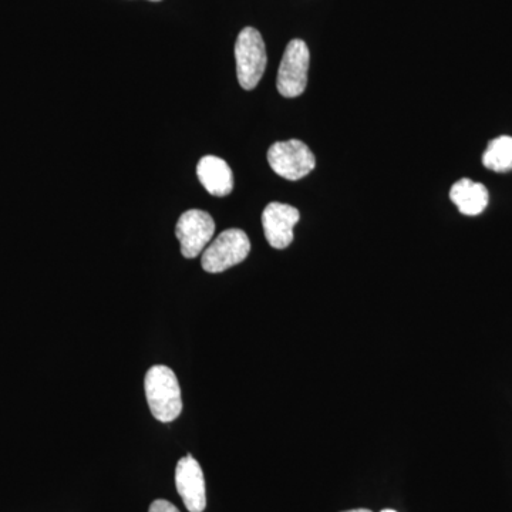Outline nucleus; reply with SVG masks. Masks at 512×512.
Instances as JSON below:
<instances>
[{
	"instance_id": "f257e3e1",
	"label": "nucleus",
	"mask_w": 512,
	"mask_h": 512,
	"mask_svg": "<svg viewBox=\"0 0 512 512\" xmlns=\"http://www.w3.org/2000/svg\"><path fill=\"white\" fill-rule=\"evenodd\" d=\"M144 387L151 413L161 423H170L183 412L180 383L170 367H151L144 379Z\"/></svg>"
},
{
	"instance_id": "f03ea898",
	"label": "nucleus",
	"mask_w": 512,
	"mask_h": 512,
	"mask_svg": "<svg viewBox=\"0 0 512 512\" xmlns=\"http://www.w3.org/2000/svg\"><path fill=\"white\" fill-rule=\"evenodd\" d=\"M249 252L251 242L248 235L242 229H227L205 248L201 265L208 274H221L232 266L244 262Z\"/></svg>"
},
{
	"instance_id": "7ed1b4c3",
	"label": "nucleus",
	"mask_w": 512,
	"mask_h": 512,
	"mask_svg": "<svg viewBox=\"0 0 512 512\" xmlns=\"http://www.w3.org/2000/svg\"><path fill=\"white\" fill-rule=\"evenodd\" d=\"M238 82L244 90H254L261 82L266 69V47L261 33L245 28L239 33L235 45Z\"/></svg>"
},
{
	"instance_id": "20e7f679",
	"label": "nucleus",
	"mask_w": 512,
	"mask_h": 512,
	"mask_svg": "<svg viewBox=\"0 0 512 512\" xmlns=\"http://www.w3.org/2000/svg\"><path fill=\"white\" fill-rule=\"evenodd\" d=\"M309 62H311V53L308 45L301 39L291 40L286 46L278 70V80H276V87L282 96L293 99L305 92L308 84Z\"/></svg>"
},
{
	"instance_id": "39448f33",
	"label": "nucleus",
	"mask_w": 512,
	"mask_h": 512,
	"mask_svg": "<svg viewBox=\"0 0 512 512\" xmlns=\"http://www.w3.org/2000/svg\"><path fill=\"white\" fill-rule=\"evenodd\" d=\"M268 163L279 177L298 181L312 173L316 158L302 141L288 140L279 141L269 148Z\"/></svg>"
},
{
	"instance_id": "423d86ee",
	"label": "nucleus",
	"mask_w": 512,
	"mask_h": 512,
	"mask_svg": "<svg viewBox=\"0 0 512 512\" xmlns=\"http://www.w3.org/2000/svg\"><path fill=\"white\" fill-rule=\"evenodd\" d=\"M215 234V222L208 212L190 210L181 215L175 227V235L181 244L185 258H197Z\"/></svg>"
},
{
	"instance_id": "0eeeda50",
	"label": "nucleus",
	"mask_w": 512,
	"mask_h": 512,
	"mask_svg": "<svg viewBox=\"0 0 512 512\" xmlns=\"http://www.w3.org/2000/svg\"><path fill=\"white\" fill-rule=\"evenodd\" d=\"M175 485L190 512H204L207 508L205 478L200 463L191 454L181 458L175 468Z\"/></svg>"
},
{
	"instance_id": "6e6552de",
	"label": "nucleus",
	"mask_w": 512,
	"mask_h": 512,
	"mask_svg": "<svg viewBox=\"0 0 512 512\" xmlns=\"http://www.w3.org/2000/svg\"><path fill=\"white\" fill-rule=\"evenodd\" d=\"M301 214L295 207L282 202L266 205L262 214V227L268 244L275 249H285L292 244L293 228L298 224Z\"/></svg>"
},
{
	"instance_id": "1a4fd4ad",
	"label": "nucleus",
	"mask_w": 512,
	"mask_h": 512,
	"mask_svg": "<svg viewBox=\"0 0 512 512\" xmlns=\"http://www.w3.org/2000/svg\"><path fill=\"white\" fill-rule=\"evenodd\" d=\"M197 175L205 190L215 197H227L234 190V175L220 157H202L197 165Z\"/></svg>"
},
{
	"instance_id": "9d476101",
	"label": "nucleus",
	"mask_w": 512,
	"mask_h": 512,
	"mask_svg": "<svg viewBox=\"0 0 512 512\" xmlns=\"http://www.w3.org/2000/svg\"><path fill=\"white\" fill-rule=\"evenodd\" d=\"M450 200L461 214L476 217L487 208L490 194L485 185L463 178L451 187Z\"/></svg>"
},
{
	"instance_id": "9b49d317",
	"label": "nucleus",
	"mask_w": 512,
	"mask_h": 512,
	"mask_svg": "<svg viewBox=\"0 0 512 512\" xmlns=\"http://www.w3.org/2000/svg\"><path fill=\"white\" fill-rule=\"evenodd\" d=\"M483 164L495 173L512 170V137L501 136L490 141L483 156Z\"/></svg>"
},
{
	"instance_id": "f8f14e48",
	"label": "nucleus",
	"mask_w": 512,
	"mask_h": 512,
	"mask_svg": "<svg viewBox=\"0 0 512 512\" xmlns=\"http://www.w3.org/2000/svg\"><path fill=\"white\" fill-rule=\"evenodd\" d=\"M148 512H180L174 504L167 500H156L150 505Z\"/></svg>"
},
{
	"instance_id": "ddd939ff",
	"label": "nucleus",
	"mask_w": 512,
	"mask_h": 512,
	"mask_svg": "<svg viewBox=\"0 0 512 512\" xmlns=\"http://www.w3.org/2000/svg\"><path fill=\"white\" fill-rule=\"evenodd\" d=\"M343 512H373V511L365 510V508H359V510H349V511H343Z\"/></svg>"
},
{
	"instance_id": "4468645a",
	"label": "nucleus",
	"mask_w": 512,
	"mask_h": 512,
	"mask_svg": "<svg viewBox=\"0 0 512 512\" xmlns=\"http://www.w3.org/2000/svg\"><path fill=\"white\" fill-rule=\"evenodd\" d=\"M382 512H397V511H394V510H383Z\"/></svg>"
},
{
	"instance_id": "2eb2a0df",
	"label": "nucleus",
	"mask_w": 512,
	"mask_h": 512,
	"mask_svg": "<svg viewBox=\"0 0 512 512\" xmlns=\"http://www.w3.org/2000/svg\"><path fill=\"white\" fill-rule=\"evenodd\" d=\"M151 2H160V0H151Z\"/></svg>"
}]
</instances>
